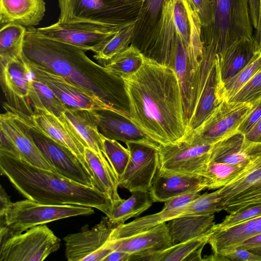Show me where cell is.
Instances as JSON below:
<instances>
[{"mask_svg":"<svg viewBox=\"0 0 261 261\" xmlns=\"http://www.w3.org/2000/svg\"><path fill=\"white\" fill-rule=\"evenodd\" d=\"M0 151L21 159V155L13 143L2 131L0 130Z\"/></svg>","mask_w":261,"mask_h":261,"instance_id":"cell-49","label":"cell"},{"mask_svg":"<svg viewBox=\"0 0 261 261\" xmlns=\"http://www.w3.org/2000/svg\"><path fill=\"white\" fill-rule=\"evenodd\" d=\"M258 163L256 156L249 162L240 164H229L210 161L201 170L199 175L206 180V189H219L229 184L254 167Z\"/></svg>","mask_w":261,"mask_h":261,"instance_id":"cell-31","label":"cell"},{"mask_svg":"<svg viewBox=\"0 0 261 261\" xmlns=\"http://www.w3.org/2000/svg\"><path fill=\"white\" fill-rule=\"evenodd\" d=\"M99 132L109 139L125 144L137 143L159 149L160 145L149 138L131 120L129 114L118 109L96 110Z\"/></svg>","mask_w":261,"mask_h":261,"instance_id":"cell-18","label":"cell"},{"mask_svg":"<svg viewBox=\"0 0 261 261\" xmlns=\"http://www.w3.org/2000/svg\"><path fill=\"white\" fill-rule=\"evenodd\" d=\"M153 202L149 191H135L127 199L113 207L107 217L112 224L119 226L130 218L140 215Z\"/></svg>","mask_w":261,"mask_h":261,"instance_id":"cell-32","label":"cell"},{"mask_svg":"<svg viewBox=\"0 0 261 261\" xmlns=\"http://www.w3.org/2000/svg\"><path fill=\"white\" fill-rule=\"evenodd\" d=\"M260 216H261V202L237 212L229 214L221 223L214 224L209 231L227 228L243 221Z\"/></svg>","mask_w":261,"mask_h":261,"instance_id":"cell-43","label":"cell"},{"mask_svg":"<svg viewBox=\"0 0 261 261\" xmlns=\"http://www.w3.org/2000/svg\"><path fill=\"white\" fill-rule=\"evenodd\" d=\"M260 68L261 53L256 52L250 62L242 70L232 78L223 82L225 100H230Z\"/></svg>","mask_w":261,"mask_h":261,"instance_id":"cell-41","label":"cell"},{"mask_svg":"<svg viewBox=\"0 0 261 261\" xmlns=\"http://www.w3.org/2000/svg\"><path fill=\"white\" fill-rule=\"evenodd\" d=\"M130 255L125 252L115 250L108 254L103 261H129Z\"/></svg>","mask_w":261,"mask_h":261,"instance_id":"cell-51","label":"cell"},{"mask_svg":"<svg viewBox=\"0 0 261 261\" xmlns=\"http://www.w3.org/2000/svg\"><path fill=\"white\" fill-rule=\"evenodd\" d=\"M29 84L30 98L34 110L45 109L61 119L65 118L64 113L68 107L46 85L37 80Z\"/></svg>","mask_w":261,"mask_h":261,"instance_id":"cell-38","label":"cell"},{"mask_svg":"<svg viewBox=\"0 0 261 261\" xmlns=\"http://www.w3.org/2000/svg\"><path fill=\"white\" fill-rule=\"evenodd\" d=\"M200 192L180 195L165 202L159 212L139 217L127 223L117 226L114 230L111 240L127 238L146 231L160 224L179 216L181 209L197 198Z\"/></svg>","mask_w":261,"mask_h":261,"instance_id":"cell-21","label":"cell"},{"mask_svg":"<svg viewBox=\"0 0 261 261\" xmlns=\"http://www.w3.org/2000/svg\"><path fill=\"white\" fill-rule=\"evenodd\" d=\"M130 158L118 179L119 186L130 192L149 191L159 168L158 149L147 145L128 143Z\"/></svg>","mask_w":261,"mask_h":261,"instance_id":"cell-14","label":"cell"},{"mask_svg":"<svg viewBox=\"0 0 261 261\" xmlns=\"http://www.w3.org/2000/svg\"><path fill=\"white\" fill-rule=\"evenodd\" d=\"M261 118V101L254 108L244 120L238 129V133L245 135L248 133Z\"/></svg>","mask_w":261,"mask_h":261,"instance_id":"cell-47","label":"cell"},{"mask_svg":"<svg viewBox=\"0 0 261 261\" xmlns=\"http://www.w3.org/2000/svg\"><path fill=\"white\" fill-rule=\"evenodd\" d=\"M5 110L13 114L57 172L76 182L96 188L91 174L70 150L38 131L25 115L7 109Z\"/></svg>","mask_w":261,"mask_h":261,"instance_id":"cell-9","label":"cell"},{"mask_svg":"<svg viewBox=\"0 0 261 261\" xmlns=\"http://www.w3.org/2000/svg\"><path fill=\"white\" fill-rule=\"evenodd\" d=\"M229 101L249 102L254 106L261 101V68Z\"/></svg>","mask_w":261,"mask_h":261,"instance_id":"cell-42","label":"cell"},{"mask_svg":"<svg viewBox=\"0 0 261 261\" xmlns=\"http://www.w3.org/2000/svg\"><path fill=\"white\" fill-rule=\"evenodd\" d=\"M164 0H147V10L152 17H155L162 7Z\"/></svg>","mask_w":261,"mask_h":261,"instance_id":"cell-53","label":"cell"},{"mask_svg":"<svg viewBox=\"0 0 261 261\" xmlns=\"http://www.w3.org/2000/svg\"><path fill=\"white\" fill-rule=\"evenodd\" d=\"M0 171L26 199L40 203L95 208L107 216L113 204L103 192L0 151Z\"/></svg>","mask_w":261,"mask_h":261,"instance_id":"cell-3","label":"cell"},{"mask_svg":"<svg viewBox=\"0 0 261 261\" xmlns=\"http://www.w3.org/2000/svg\"><path fill=\"white\" fill-rule=\"evenodd\" d=\"M136 23V21L124 23L114 35L93 51V57L100 65L104 66L128 46L134 35Z\"/></svg>","mask_w":261,"mask_h":261,"instance_id":"cell-33","label":"cell"},{"mask_svg":"<svg viewBox=\"0 0 261 261\" xmlns=\"http://www.w3.org/2000/svg\"><path fill=\"white\" fill-rule=\"evenodd\" d=\"M132 121L160 145L182 141L187 133L178 78L169 66L145 56L141 68L122 79Z\"/></svg>","mask_w":261,"mask_h":261,"instance_id":"cell-1","label":"cell"},{"mask_svg":"<svg viewBox=\"0 0 261 261\" xmlns=\"http://www.w3.org/2000/svg\"><path fill=\"white\" fill-rule=\"evenodd\" d=\"M45 11L44 0H0V26L14 23L34 27L42 20Z\"/></svg>","mask_w":261,"mask_h":261,"instance_id":"cell-25","label":"cell"},{"mask_svg":"<svg viewBox=\"0 0 261 261\" xmlns=\"http://www.w3.org/2000/svg\"><path fill=\"white\" fill-rule=\"evenodd\" d=\"M173 245L185 242L207 232L215 224V214L185 215L166 222Z\"/></svg>","mask_w":261,"mask_h":261,"instance_id":"cell-29","label":"cell"},{"mask_svg":"<svg viewBox=\"0 0 261 261\" xmlns=\"http://www.w3.org/2000/svg\"><path fill=\"white\" fill-rule=\"evenodd\" d=\"M95 111L68 108L64 114L87 147L100 156H105Z\"/></svg>","mask_w":261,"mask_h":261,"instance_id":"cell-30","label":"cell"},{"mask_svg":"<svg viewBox=\"0 0 261 261\" xmlns=\"http://www.w3.org/2000/svg\"><path fill=\"white\" fill-rule=\"evenodd\" d=\"M245 137L252 142H261V118Z\"/></svg>","mask_w":261,"mask_h":261,"instance_id":"cell-52","label":"cell"},{"mask_svg":"<svg viewBox=\"0 0 261 261\" xmlns=\"http://www.w3.org/2000/svg\"><path fill=\"white\" fill-rule=\"evenodd\" d=\"M10 197L4 188L1 186L0 190V219L4 218L7 211L12 204Z\"/></svg>","mask_w":261,"mask_h":261,"instance_id":"cell-50","label":"cell"},{"mask_svg":"<svg viewBox=\"0 0 261 261\" xmlns=\"http://www.w3.org/2000/svg\"><path fill=\"white\" fill-rule=\"evenodd\" d=\"M27 59L35 80L46 85L68 108L92 111L117 109L70 80Z\"/></svg>","mask_w":261,"mask_h":261,"instance_id":"cell-11","label":"cell"},{"mask_svg":"<svg viewBox=\"0 0 261 261\" xmlns=\"http://www.w3.org/2000/svg\"><path fill=\"white\" fill-rule=\"evenodd\" d=\"M122 25L110 27L92 23H61L57 21L36 30L46 37L77 46L85 51L93 52L114 35Z\"/></svg>","mask_w":261,"mask_h":261,"instance_id":"cell-13","label":"cell"},{"mask_svg":"<svg viewBox=\"0 0 261 261\" xmlns=\"http://www.w3.org/2000/svg\"><path fill=\"white\" fill-rule=\"evenodd\" d=\"M224 100V85L217 53L209 68L192 112L188 119L187 134L197 127Z\"/></svg>","mask_w":261,"mask_h":261,"instance_id":"cell-19","label":"cell"},{"mask_svg":"<svg viewBox=\"0 0 261 261\" xmlns=\"http://www.w3.org/2000/svg\"><path fill=\"white\" fill-rule=\"evenodd\" d=\"M85 51L44 36L34 27L27 28L23 54L28 60L95 94L109 106L123 110L122 80L110 74Z\"/></svg>","mask_w":261,"mask_h":261,"instance_id":"cell-2","label":"cell"},{"mask_svg":"<svg viewBox=\"0 0 261 261\" xmlns=\"http://www.w3.org/2000/svg\"><path fill=\"white\" fill-rule=\"evenodd\" d=\"M207 232L185 242L159 250L155 253L156 261L204 260L201 252L207 244Z\"/></svg>","mask_w":261,"mask_h":261,"instance_id":"cell-35","label":"cell"},{"mask_svg":"<svg viewBox=\"0 0 261 261\" xmlns=\"http://www.w3.org/2000/svg\"><path fill=\"white\" fill-rule=\"evenodd\" d=\"M254 36L256 52L261 53V0H259V11L258 23Z\"/></svg>","mask_w":261,"mask_h":261,"instance_id":"cell-54","label":"cell"},{"mask_svg":"<svg viewBox=\"0 0 261 261\" xmlns=\"http://www.w3.org/2000/svg\"><path fill=\"white\" fill-rule=\"evenodd\" d=\"M194 10L198 14L202 27L207 28L208 33L212 27L214 21V13L209 0H188Z\"/></svg>","mask_w":261,"mask_h":261,"instance_id":"cell-45","label":"cell"},{"mask_svg":"<svg viewBox=\"0 0 261 261\" xmlns=\"http://www.w3.org/2000/svg\"><path fill=\"white\" fill-rule=\"evenodd\" d=\"M261 150V142L248 140L238 133L213 146L210 161L229 164L246 163Z\"/></svg>","mask_w":261,"mask_h":261,"instance_id":"cell-26","label":"cell"},{"mask_svg":"<svg viewBox=\"0 0 261 261\" xmlns=\"http://www.w3.org/2000/svg\"><path fill=\"white\" fill-rule=\"evenodd\" d=\"M256 53L254 40L240 38L218 53L223 82L228 80L242 70Z\"/></svg>","mask_w":261,"mask_h":261,"instance_id":"cell-28","label":"cell"},{"mask_svg":"<svg viewBox=\"0 0 261 261\" xmlns=\"http://www.w3.org/2000/svg\"><path fill=\"white\" fill-rule=\"evenodd\" d=\"M85 157L96 188L111 200L113 207L120 203L123 199L118 192V179L106 157L100 156L88 147L85 148Z\"/></svg>","mask_w":261,"mask_h":261,"instance_id":"cell-27","label":"cell"},{"mask_svg":"<svg viewBox=\"0 0 261 261\" xmlns=\"http://www.w3.org/2000/svg\"><path fill=\"white\" fill-rule=\"evenodd\" d=\"M0 115V130L13 143L21 159L36 167L56 172L32 139L24 132L13 114L7 110ZM58 173V172H57Z\"/></svg>","mask_w":261,"mask_h":261,"instance_id":"cell-23","label":"cell"},{"mask_svg":"<svg viewBox=\"0 0 261 261\" xmlns=\"http://www.w3.org/2000/svg\"><path fill=\"white\" fill-rule=\"evenodd\" d=\"M202 176L167 172L158 169L149 190L154 202H165L184 194L206 189Z\"/></svg>","mask_w":261,"mask_h":261,"instance_id":"cell-20","label":"cell"},{"mask_svg":"<svg viewBox=\"0 0 261 261\" xmlns=\"http://www.w3.org/2000/svg\"><path fill=\"white\" fill-rule=\"evenodd\" d=\"M157 44L158 62L165 64L175 35L190 44L201 41L200 19L188 0H164Z\"/></svg>","mask_w":261,"mask_h":261,"instance_id":"cell-4","label":"cell"},{"mask_svg":"<svg viewBox=\"0 0 261 261\" xmlns=\"http://www.w3.org/2000/svg\"><path fill=\"white\" fill-rule=\"evenodd\" d=\"M260 202L261 187H259L244 194L224 205L222 209L228 214H232Z\"/></svg>","mask_w":261,"mask_h":261,"instance_id":"cell-44","label":"cell"},{"mask_svg":"<svg viewBox=\"0 0 261 261\" xmlns=\"http://www.w3.org/2000/svg\"><path fill=\"white\" fill-rule=\"evenodd\" d=\"M118 0H58L61 23H92L118 27L115 16Z\"/></svg>","mask_w":261,"mask_h":261,"instance_id":"cell-15","label":"cell"},{"mask_svg":"<svg viewBox=\"0 0 261 261\" xmlns=\"http://www.w3.org/2000/svg\"><path fill=\"white\" fill-rule=\"evenodd\" d=\"M27 28L8 23L1 27L0 64L22 57Z\"/></svg>","mask_w":261,"mask_h":261,"instance_id":"cell-34","label":"cell"},{"mask_svg":"<svg viewBox=\"0 0 261 261\" xmlns=\"http://www.w3.org/2000/svg\"><path fill=\"white\" fill-rule=\"evenodd\" d=\"M261 233V216L243 221L227 228L208 231L207 244L213 254L208 260H215L224 251L237 247L247 239Z\"/></svg>","mask_w":261,"mask_h":261,"instance_id":"cell-22","label":"cell"},{"mask_svg":"<svg viewBox=\"0 0 261 261\" xmlns=\"http://www.w3.org/2000/svg\"><path fill=\"white\" fill-rule=\"evenodd\" d=\"M215 260L261 261V256L247 250L234 248L224 251Z\"/></svg>","mask_w":261,"mask_h":261,"instance_id":"cell-46","label":"cell"},{"mask_svg":"<svg viewBox=\"0 0 261 261\" xmlns=\"http://www.w3.org/2000/svg\"><path fill=\"white\" fill-rule=\"evenodd\" d=\"M25 116L38 131L74 153L92 176L85 157L87 144L65 116L61 119L45 109H35L31 116Z\"/></svg>","mask_w":261,"mask_h":261,"instance_id":"cell-17","label":"cell"},{"mask_svg":"<svg viewBox=\"0 0 261 261\" xmlns=\"http://www.w3.org/2000/svg\"><path fill=\"white\" fill-rule=\"evenodd\" d=\"M221 199L217 190L205 192L189 202L180 210V216L210 215L222 211Z\"/></svg>","mask_w":261,"mask_h":261,"instance_id":"cell-39","label":"cell"},{"mask_svg":"<svg viewBox=\"0 0 261 261\" xmlns=\"http://www.w3.org/2000/svg\"><path fill=\"white\" fill-rule=\"evenodd\" d=\"M236 248L247 250L261 256V233L247 239Z\"/></svg>","mask_w":261,"mask_h":261,"instance_id":"cell-48","label":"cell"},{"mask_svg":"<svg viewBox=\"0 0 261 261\" xmlns=\"http://www.w3.org/2000/svg\"><path fill=\"white\" fill-rule=\"evenodd\" d=\"M259 187H261V163L229 184L217 189L221 199L222 208L244 194Z\"/></svg>","mask_w":261,"mask_h":261,"instance_id":"cell-37","label":"cell"},{"mask_svg":"<svg viewBox=\"0 0 261 261\" xmlns=\"http://www.w3.org/2000/svg\"><path fill=\"white\" fill-rule=\"evenodd\" d=\"M101 138L104 154L119 179L129 162V151L118 141L106 138L102 134Z\"/></svg>","mask_w":261,"mask_h":261,"instance_id":"cell-40","label":"cell"},{"mask_svg":"<svg viewBox=\"0 0 261 261\" xmlns=\"http://www.w3.org/2000/svg\"><path fill=\"white\" fill-rule=\"evenodd\" d=\"M214 145L193 144L182 140L160 145L158 169L167 172L199 175L210 161Z\"/></svg>","mask_w":261,"mask_h":261,"instance_id":"cell-12","label":"cell"},{"mask_svg":"<svg viewBox=\"0 0 261 261\" xmlns=\"http://www.w3.org/2000/svg\"><path fill=\"white\" fill-rule=\"evenodd\" d=\"M94 213L91 207L43 204L27 199L13 202L4 218L0 219V224L6 225L12 234H16L50 222Z\"/></svg>","mask_w":261,"mask_h":261,"instance_id":"cell-5","label":"cell"},{"mask_svg":"<svg viewBox=\"0 0 261 261\" xmlns=\"http://www.w3.org/2000/svg\"><path fill=\"white\" fill-rule=\"evenodd\" d=\"M0 261H42L60 248L61 240L45 224L1 238Z\"/></svg>","mask_w":261,"mask_h":261,"instance_id":"cell-8","label":"cell"},{"mask_svg":"<svg viewBox=\"0 0 261 261\" xmlns=\"http://www.w3.org/2000/svg\"><path fill=\"white\" fill-rule=\"evenodd\" d=\"M214 21L208 33V42L213 40L218 53L240 38L254 40L248 0H209Z\"/></svg>","mask_w":261,"mask_h":261,"instance_id":"cell-6","label":"cell"},{"mask_svg":"<svg viewBox=\"0 0 261 261\" xmlns=\"http://www.w3.org/2000/svg\"><path fill=\"white\" fill-rule=\"evenodd\" d=\"M254 105L249 102L223 100L182 140L197 145H213L238 133V129Z\"/></svg>","mask_w":261,"mask_h":261,"instance_id":"cell-7","label":"cell"},{"mask_svg":"<svg viewBox=\"0 0 261 261\" xmlns=\"http://www.w3.org/2000/svg\"><path fill=\"white\" fill-rule=\"evenodd\" d=\"M27 61L20 58L0 64V83L6 102L13 111L28 116L34 112L30 98V84L25 77Z\"/></svg>","mask_w":261,"mask_h":261,"instance_id":"cell-16","label":"cell"},{"mask_svg":"<svg viewBox=\"0 0 261 261\" xmlns=\"http://www.w3.org/2000/svg\"><path fill=\"white\" fill-rule=\"evenodd\" d=\"M144 59V55L139 49L130 45L103 67L110 74L122 80L137 72L142 67Z\"/></svg>","mask_w":261,"mask_h":261,"instance_id":"cell-36","label":"cell"},{"mask_svg":"<svg viewBox=\"0 0 261 261\" xmlns=\"http://www.w3.org/2000/svg\"><path fill=\"white\" fill-rule=\"evenodd\" d=\"M112 240L114 250L130 254L164 250L173 246L166 222L127 238Z\"/></svg>","mask_w":261,"mask_h":261,"instance_id":"cell-24","label":"cell"},{"mask_svg":"<svg viewBox=\"0 0 261 261\" xmlns=\"http://www.w3.org/2000/svg\"><path fill=\"white\" fill-rule=\"evenodd\" d=\"M117 226L107 216L89 229L84 226L81 231L67 235L63 238L65 256L68 261H103L114 250L111 236Z\"/></svg>","mask_w":261,"mask_h":261,"instance_id":"cell-10","label":"cell"}]
</instances>
